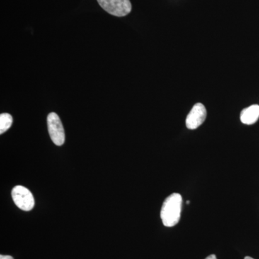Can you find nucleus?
Here are the masks:
<instances>
[{
	"instance_id": "obj_10",
	"label": "nucleus",
	"mask_w": 259,
	"mask_h": 259,
	"mask_svg": "<svg viewBox=\"0 0 259 259\" xmlns=\"http://www.w3.org/2000/svg\"><path fill=\"white\" fill-rule=\"evenodd\" d=\"M244 259H254V258H251V257H250V256H245Z\"/></svg>"
},
{
	"instance_id": "obj_2",
	"label": "nucleus",
	"mask_w": 259,
	"mask_h": 259,
	"mask_svg": "<svg viewBox=\"0 0 259 259\" xmlns=\"http://www.w3.org/2000/svg\"><path fill=\"white\" fill-rule=\"evenodd\" d=\"M99 5L109 14L116 17H124L132 10L130 0H97Z\"/></svg>"
},
{
	"instance_id": "obj_7",
	"label": "nucleus",
	"mask_w": 259,
	"mask_h": 259,
	"mask_svg": "<svg viewBox=\"0 0 259 259\" xmlns=\"http://www.w3.org/2000/svg\"><path fill=\"white\" fill-rule=\"evenodd\" d=\"M13 119L11 115L3 113L0 115V134H3L10 128L13 124Z\"/></svg>"
},
{
	"instance_id": "obj_9",
	"label": "nucleus",
	"mask_w": 259,
	"mask_h": 259,
	"mask_svg": "<svg viewBox=\"0 0 259 259\" xmlns=\"http://www.w3.org/2000/svg\"><path fill=\"white\" fill-rule=\"evenodd\" d=\"M205 259H217V257L215 256V255L212 254L209 255V256L207 257Z\"/></svg>"
},
{
	"instance_id": "obj_6",
	"label": "nucleus",
	"mask_w": 259,
	"mask_h": 259,
	"mask_svg": "<svg viewBox=\"0 0 259 259\" xmlns=\"http://www.w3.org/2000/svg\"><path fill=\"white\" fill-rule=\"evenodd\" d=\"M259 118V105H253L242 110L241 120L245 125H253Z\"/></svg>"
},
{
	"instance_id": "obj_3",
	"label": "nucleus",
	"mask_w": 259,
	"mask_h": 259,
	"mask_svg": "<svg viewBox=\"0 0 259 259\" xmlns=\"http://www.w3.org/2000/svg\"><path fill=\"white\" fill-rule=\"evenodd\" d=\"M12 197L17 207L23 211H30L35 205V200L30 191L23 186H16L12 191Z\"/></svg>"
},
{
	"instance_id": "obj_1",
	"label": "nucleus",
	"mask_w": 259,
	"mask_h": 259,
	"mask_svg": "<svg viewBox=\"0 0 259 259\" xmlns=\"http://www.w3.org/2000/svg\"><path fill=\"white\" fill-rule=\"evenodd\" d=\"M182 208V197L174 193L168 196L162 205L161 218L163 226L173 227L180 222Z\"/></svg>"
},
{
	"instance_id": "obj_11",
	"label": "nucleus",
	"mask_w": 259,
	"mask_h": 259,
	"mask_svg": "<svg viewBox=\"0 0 259 259\" xmlns=\"http://www.w3.org/2000/svg\"><path fill=\"white\" fill-rule=\"evenodd\" d=\"M187 204H190V201H187Z\"/></svg>"
},
{
	"instance_id": "obj_5",
	"label": "nucleus",
	"mask_w": 259,
	"mask_h": 259,
	"mask_svg": "<svg viewBox=\"0 0 259 259\" xmlns=\"http://www.w3.org/2000/svg\"><path fill=\"white\" fill-rule=\"evenodd\" d=\"M207 117V110L202 103L194 105L186 119V125L190 130L197 129L202 125Z\"/></svg>"
},
{
	"instance_id": "obj_8",
	"label": "nucleus",
	"mask_w": 259,
	"mask_h": 259,
	"mask_svg": "<svg viewBox=\"0 0 259 259\" xmlns=\"http://www.w3.org/2000/svg\"><path fill=\"white\" fill-rule=\"evenodd\" d=\"M0 259H14L13 256L11 255H0Z\"/></svg>"
},
{
	"instance_id": "obj_4",
	"label": "nucleus",
	"mask_w": 259,
	"mask_h": 259,
	"mask_svg": "<svg viewBox=\"0 0 259 259\" xmlns=\"http://www.w3.org/2000/svg\"><path fill=\"white\" fill-rule=\"evenodd\" d=\"M48 129L53 142L56 146H61L65 142V132L62 122L59 115L51 112L47 117Z\"/></svg>"
}]
</instances>
